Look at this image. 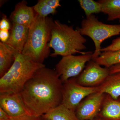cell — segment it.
Returning <instances> with one entry per match:
<instances>
[{
  "mask_svg": "<svg viewBox=\"0 0 120 120\" xmlns=\"http://www.w3.org/2000/svg\"><path fill=\"white\" fill-rule=\"evenodd\" d=\"M83 36L86 35L92 39L95 45L92 60L98 58L101 53V45L106 39L120 34V24H107L98 20L94 14L82 20L81 26L77 28Z\"/></svg>",
  "mask_w": 120,
  "mask_h": 120,
  "instance_id": "obj_5",
  "label": "cell"
},
{
  "mask_svg": "<svg viewBox=\"0 0 120 120\" xmlns=\"http://www.w3.org/2000/svg\"><path fill=\"white\" fill-rule=\"evenodd\" d=\"M11 28L9 21L7 17L4 15L0 22V30L8 31Z\"/></svg>",
  "mask_w": 120,
  "mask_h": 120,
  "instance_id": "obj_23",
  "label": "cell"
},
{
  "mask_svg": "<svg viewBox=\"0 0 120 120\" xmlns=\"http://www.w3.org/2000/svg\"><path fill=\"white\" fill-rule=\"evenodd\" d=\"M10 117L0 107V120H8Z\"/></svg>",
  "mask_w": 120,
  "mask_h": 120,
  "instance_id": "obj_27",
  "label": "cell"
},
{
  "mask_svg": "<svg viewBox=\"0 0 120 120\" xmlns=\"http://www.w3.org/2000/svg\"><path fill=\"white\" fill-rule=\"evenodd\" d=\"M42 116L44 119L49 120H79L75 112L61 104Z\"/></svg>",
  "mask_w": 120,
  "mask_h": 120,
  "instance_id": "obj_16",
  "label": "cell"
},
{
  "mask_svg": "<svg viewBox=\"0 0 120 120\" xmlns=\"http://www.w3.org/2000/svg\"><path fill=\"white\" fill-rule=\"evenodd\" d=\"M36 15L33 7L28 6L27 2L23 0L16 5L9 20L12 24L30 28L35 19Z\"/></svg>",
  "mask_w": 120,
  "mask_h": 120,
  "instance_id": "obj_11",
  "label": "cell"
},
{
  "mask_svg": "<svg viewBox=\"0 0 120 120\" xmlns=\"http://www.w3.org/2000/svg\"><path fill=\"white\" fill-rule=\"evenodd\" d=\"M53 22L51 18L41 17L37 14L29 28L28 38L22 54L36 63L43 64L50 53L48 44L51 39Z\"/></svg>",
  "mask_w": 120,
  "mask_h": 120,
  "instance_id": "obj_2",
  "label": "cell"
},
{
  "mask_svg": "<svg viewBox=\"0 0 120 120\" xmlns=\"http://www.w3.org/2000/svg\"><path fill=\"white\" fill-rule=\"evenodd\" d=\"M93 52H88L79 56L68 55L62 57L56 66V70L62 82L77 77L85 68L87 63L92 60Z\"/></svg>",
  "mask_w": 120,
  "mask_h": 120,
  "instance_id": "obj_7",
  "label": "cell"
},
{
  "mask_svg": "<svg viewBox=\"0 0 120 120\" xmlns=\"http://www.w3.org/2000/svg\"><path fill=\"white\" fill-rule=\"evenodd\" d=\"M29 28L12 24L9 38L5 43L15 51L22 53L28 38Z\"/></svg>",
  "mask_w": 120,
  "mask_h": 120,
  "instance_id": "obj_12",
  "label": "cell"
},
{
  "mask_svg": "<svg viewBox=\"0 0 120 120\" xmlns=\"http://www.w3.org/2000/svg\"><path fill=\"white\" fill-rule=\"evenodd\" d=\"M17 53L6 43L0 42V77L5 74L13 64Z\"/></svg>",
  "mask_w": 120,
  "mask_h": 120,
  "instance_id": "obj_15",
  "label": "cell"
},
{
  "mask_svg": "<svg viewBox=\"0 0 120 120\" xmlns=\"http://www.w3.org/2000/svg\"><path fill=\"white\" fill-rule=\"evenodd\" d=\"M109 75V68H103L91 60L87 62L84 69L75 79L77 82L82 86L94 87L101 85Z\"/></svg>",
  "mask_w": 120,
  "mask_h": 120,
  "instance_id": "obj_8",
  "label": "cell"
},
{
  "mask_svg": "<svg viewBox=\"0 0 120 120\" xmlns=\"http://www.w3.org/2000/svg\"><path fill=\"white\" fill-rule=\"evenodd\" d=\"M101 12L107 15V20H120V0H100Z\"/></svg>",
  "mask_w": 120,
  "mask_h": 120,
  "instance_id": "obj_17",
  "label": "cell"
},
{
  "mask_svg": "<svg viewBox=\"0 0 120 120\" xmlns=\"http://www.w3.org/2000/svg\"><path fill=\"white\" fill-rule=\"evenodd\" d=\"M105 94L97 92L89 95L79 103L75 111L79 120H91L97 117Z\"/></svg>",
  "mask_w": 120,
  "mask_h": 120,
  "instance_id": "obj_9",
  "label": "cell"
},
{
  "mask_svg": "<svg viewBox=\"0 0 120 120\" xmlns=\"http://www.w3.org/2000/svg\"><path fill=\"white\" fill-rule=\"evenodd\" d=\"M62 85L56 70L45 67L35 73L20 94L30 114L41 116L61 104Z\"/></svg>",
  "mask_w": 120,
  "mask_h": 120,
  "instance_id": "obj_1",
  "label": "cell"
},
{
  "mask_svg": "<svg viewBox=\"0 0 120 120\" xmlns=\"http://www.w3.org/2000/svg\"><path fill=\"white\" fill-rule=\"evenodd\" d=\"M98 92L109 95L114 99L120 97V72L110 74L98 86Z\"/></svg>",
  "mask_w": 120,
  "mask_h": 120,
  "instance_id": "obj_14",
  "label": "cell"
},
{
  "mask_svg": "<svg viewBox=\"0 0 120 120\" xmlns=\"http://www.w3.org/2000/svg\"><path fill=\"white\" fill-rule=\"evenodd\" d=\"M0 107L10 117L31 115L20 93L0 94Z\"/></svg>",
  "mask_w": 120,
  "mask_h": 120,
  "instance_id": "obj_10",
  "label": "cell"
},
{
  "mask_svg": "<svg viewBox=\"0 0 120 120\" xmlns=\"http://www.w3.org/2000/svg\"><path fill=\"white\" fill-rule=\"evenodd\" d=\"M97 92H98V86H84L77 83L75 77L71 78L63 83L61 104L75 112L84 99L89 95Z\"/></svg>",
  "mask_w": 120,
  "mask_h": 120,
  "instance_id": "obj_6",
  "label": "cell"
},
{
  "mask_svg": "<svg viewBox=\"0 0 120 120\" xmlns=\"http://www.w3.org/2000/svg\"><path fill=\"white\" fill-rule=\"evenodd\" d=\"M45 120H47V119H45Z\"/></svg>",
  "mask_w": 120,
  "mask_h": 120,
  "instance_id": "obj_29",
  "label": "cell"
},
{
  "mask_svg": "<svg viewBox=\"0 0 120 120\" xmlns=\"http://www.w3.org/2000/svg\"><path fill=\"white\" fill-rule=\"evenodd\" d=\"M119 22H120V20H119Z\"/></svg>",
  "mask_w": 120,
  "mask_h": 120,
  "instance_id": "obj_30",
  "label": "cell"
},
{
  "mask_svg": "<svg viewBox=\"0 0 120 120\" xmlns=\"http://www.w3.org/2000/svg\"><path fill=\"white\" fill-rule=\"evenodd\" d=\"M33 8L35 13L43 17H47L50 14L53 15L57 12L56 9L45 4L41 0H38Z\"/></svg>",
  "mask_w": 120,
  "mask_h": 120,
  "instance_id": "obj_20",
  "label": "cell"
},
{
  "mask_svg": "<svg viewBox=\"0 0 120 120\" xmlns=\"http://www.w3.org/2000/svg\"><path fill=\"white\" fill-rule=\"evenodd\" d=\"M10 34L8 31L5 30H0V39L1 41L5 43L9 38Z\"/></svg>",
  "mask_w": 120,
  "mask_h": 120,
  "instance_id": "obj_25",
  "label": "cell"
},
{
  "mask_svg": "<svg viewBox=\"0 0 120 120\" xmlns=\"http://www.w3.org/2000/svg\"><path fill=\"white\" fill-rule=\"evenodd\" d=\"M41 1L45 4L55 9L61 7L60 0H41Z\"/></svg>",
  "mask_w": 120,
  "mask_h": 120,
  "instance_id": "obj_24",
  "label": "cell"
},
{
  "mask_svg": "<svg viewBox=\"0 0 120 120\" xmlns=\"http://www.w3.org/2000/svg\"><path fill=\"white\" fill-rule=\"evenodd\" d=\"M98 117L102 120H120V97L114 99L105 94Z\"/></svg>",
  "mask_w": 120,
  "mask_h": 120,
  "instance_id": "obj_13",
  "label": "cell"
},
{
  "mask_svg": "<svg viewBox=\"0 0 120 120\" xmlns=\"http://www.w3.org/2000/svg\"><path fill=\"white\" fill-rule=\"evenodd\" d=\"M110 74L120 72V64L113 65L109 68Z\"/></svg>",
  "mask_w": 120,
  "mask_h": 120,
  "instance_id": "obj_26",
  "label": "cell"
},
{
  "mask_svg": "<svg viewBox=\"0 0 120 120\" xmlns=\"http://www.w3.org/2000/svg\"><path fill=\"white\" fill-rule=\"evenodd\" d=\"M43 64L33 61L22 53H17L11 68L0 79V94H17Z\"/></svg>",
  "mask_w": 120,
  "mask_h": 120,
  "instance_id": "obj_4",
  "label": "cell"
},
{
  "mask_svg": "<svg viewBox=\"0 0 120 120\" xmlns=\"http://www.w3.org/2000/svg\"><path fill=\"white\" fill-rule=\"evenodd\" d=\"M120 50V37L114 39L112 43L108 46L102 48L101 50V52L109 51H115Z\"/></svg>",
  "mask_w": 120,
  "mask_h": 120,
  "instance_id": "obj_21",
  "label": "cell"
},
{
  "mask_svg": "<svg viewBox=\"0 0 120 120\" xmlns=\"http://www.w3.org/2000/svg\"><path fill=\"white\" fill-rule=\"evenodd\" d=\"M93 60L101 66L109 68L113 65L120 64V50L102 52L99 56Z\"/></svg>",
  "mask_w": 120,
  "mask_h": 120,
  "instance_id": "obj_18",
  "label": "cell"
},
{
  "mask_svg": "<svg viewBox=\"0 0 120 120\" xmlns=\"http://www.w3.org/2000/svg\"><path fill=\"white\" fill-rule=\"evenodd\" d=\"M87 39L77 29L62 23L57 20H54L52 26L51 38L48 44L53 49L52 57H62L80 53L85 54L88 52H82L86 49L85 44Z\"/></svg>",
  "mask_w": 120,
  "mask_h": 120,
  "instance_id": "obj_3",
  "label": "cell"
},
{
  "mask_svg": "<svg viewBox=\"0 0 120 120\" xmlns=\"http://www.w3.org/2000/svg\"><path fill=\"white\" fill-rule=\"evenodd\" d=\"M101 120V119H100V118H99V117H98H98H96V118H94V119H93V120Z\"/></svg>",
  "mask_w": 120,
  "mask_h": 120,
  "instance_id": "obj_28",
  "label": "cell"
},
{
  "mask_svg": "<svg viewBox=\"0 0 120 120\" xmlns=\"http://www.w3.org/2000/svg\"><path fill=\"white\" fill-rule=\"evenodd\" d=\"M8 120H45L42 116H37L30 114H26L23 116L9 117Z\"/></svg>",
  "mask_w": 120,
  "mask_h": 120,
  "instance_id": "obj_22",
  "label": "cell"
},
{
  "mask_svg": "<svg viewBox=\"0 0 120 120\" xmlns=\"http://www.w3.org/2000/svg\"><path fill=\"white\" fill-rule=\"evenodd\" d=\"M78 1L86 17L94 13L101 12V5L98 1L93 0H79Z\"/></svg>",
  "mask_w": 120,
  "mask_h": 120,
  "instance_id": "obj_19",
  "label": "cell"
}]
</instances>
